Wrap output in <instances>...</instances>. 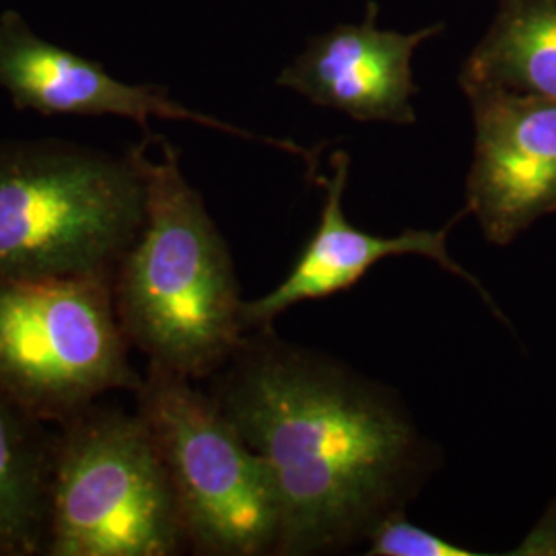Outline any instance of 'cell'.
<instances>
[{
	"label": "cell",
	"instance_id": "obj_1",
	"mask_svg": "<svg viewBox=\"0 0 556 556\" xmlns=\"http://www.w3.org/2000/svg\"><path fill=\"white\" fill-rule=\"evenodd\" d=\"M208 394L270 470L277 555L367 540L435 468V450L388 388L273 330L250 332Z\"/></svg>",
	"mask_w": 556,
	"mask_h": 556
},
{
	"label": "cell",
	"instance_id": "obj_2",
	"mask_svg": "<svg viewBox=\"0 0 556 556\" xmlns=\"http://www.w3.org/2000/svg\"><path fill=\"white\" fill-rule=\"evenodd\" d=\"M151 137L135 149L144 176V220L114 270L112 293L130 346L179 376L213 378L236 355L241 326L236 266L178 151Z\"/></svg>",
	"mask_w": 556,
	"mask_h": 556
},
{
	"label": "cell",
	"instance_id": "obj_3",
	"mask_svg": "<svg viewBox=\"0 0 556 556\" xmlns=\"http://www.w3.org/2000/svg\"><path fill=\"white\" fill-rule=\"evenodd\" d=\"M142 220L135 149L0 140V277H114Z\"/></svg>",
	"mask_w": 556,
	"mask_h": 556
},
{
	"label": "cell",
	"instance_id": "obj_4",
	"mask_svg": "<svg viewBox=\"0 0 556 556\" xmlns=\"http://www.w3.org/2000/svg\"><path fill=\"white\" fill-rule=\"evenodd\" d=\"M59 427L43 555L188 548L165 464L139 413L96 402Z\"/></svg>",
	"mask_w": 556,
	"mask_h": 556
},
{
	"label": "cell",
	"instance_id": "obj_5",
	"mask_svg": "<svg viewBox=\"0 0 556 556\" xmlns=\"http://www.w3.org/2000/svg\"><path fill=\"white\" fill-rule=\"evenodd\" d=\"M110 275L0 277V392L62 425L110 392H137Z\"/></svg>",
	"mask_w": 556,
	"mask_h": 556
},
{
	"label": "cell",
	"instance_id": "obj_6",
	"mask_svg": "<svg viewBox=\"0 0 556 556\" xmlns=\"http://www.w3.org/2000/svg\"><path fill=\"white\" fill-rule=\"evenodd\" d=\"M135 396L172 482L188 548L277 555L280 511L270 470L213 396L194 379L151 363Z\"/></svg>",
	"mask_w": 556,
	"mask_h": 556
},
{
	"label": "cell",
	"instance_id": "obj_7",
	"mask_svg": "<svg viewBox=\"0 0 556 556\" xmlns=\"http://www.w3.org/2000/svg\"><path fill=\"white\" fill-rule=\"evenodd\" d=\"M462 91L475 119L466 213L491 243L507 245L556 213V100L489 85Z\"/></svg>",
	"mask_w": 556,
	"mask_h": 556
},
{
	"label": "cell",
	"instance_id": "obj_8",
	"mask_svg": "<svg viewBox=\"0 0 556 556\" xmlns=\"http://www.w3.org/2000/svg\"><path fill=\"white\" fill-rule=\"evenodd\" d=\"M0 91L21 110L43 116H112L132 119L142 128L153 118L194 122L233 137L273 144L314 167L312 153L291 140L260 137L190 110L157 85H132L112 77L100 62L40 38L15 11L0 15Z\"/></svg>",
	"mask_w": 556,
	"mask_h": 556
},
{
	"label": "cell",
	"instance_id": "obj_9",
	"mask_svg": "<svg viewBox=\"0 0 556 556\" xmlns=\"http://www.w3.org/2000/svg\"><path fill=\"white\" fill-rule=\"evenodd\" d=\"M378 13V2H369L363 21L314 36L280 71L278 85L358 122L415 124L413 59L418 46L443 34L445 25L379 29Z\"/></svg>",
	"mask_w": 556,
	"mask_h": 556
},
{
	"label": "cell",
	"instance_id": "obj_10",
	"mask_svg": "<svg viewBox=\"0 0 556 556\" xmlns=\"http://www.w3.org/2000/svg\"><path fill=\"white\" fill-rule=\"evenodd\" d=\"M330 163L332 176L318 178L324 186V206L314 238L305 245L291 273L270 293L254 301H243L241 305V326L248 334L258 330H273L275 319L293 305L330 298L355 287L378 262L392 256H425L435 260L450 275L464 278L472 287H477L486 303L493 305L482 285H478L477 278L450 256L447 238L457 219L443 229H408L396 238H381L361 231L346 219L342 208V199L349 186L351 157L344 151H337ZM493 309L497 307L493 305Z\"/></svg>",
	"mask_w": 556,
	"mask_h": 556
},
{
	"label": "cell",
	"instance_id": "obj_11",
	"mask_svg": "<svg viewBox=\"0 0 556 556\" xmlns=\"http://www.w3.org/2000/svg\"><path fill=\"white\" fill-rule=\"evenodd\" d=\"M56 433L0 392V556L43 555Z\"/></svg>",
	"mask_w": 556,
	"mask_h": 556
},
{
	"label": "cell",
	"instance_id": "obj_12",
	"mask_svg": "<svg viewBox=\"0 0 556 556\" xmlns=\"http://www.w3.org/2000/svg\"><path fill=\"white\" fill-rule=\"evenodd\" d=\"M466 85L556 100V0H497L486 34L462 64Z\"/></svg>",
	"mask_w": 556,
	"mask_h": 556
},
{
	"label": "cell",
	"instance_id": "obj_13",
	"mask_svg": "<svg viewBox=\"0 0 556 556\" xmlns=\"http://www.w3.org/2000/svg\"><path fill=\"white\" fill-rule=\"evenodd\" d=\"M369 556H478L482 553L468 551L408 521L404 511L381 519L369 534Z\"/></svg>",
	"mask_w": 556,
	"mask_h": 556
},
{
	"label": "cell",
	"instance_id": "obj_14",
	"mask_svg": "<svg viewBox=\"0 0 556 556\" xmlns=\"http://www.w3.org/2000/svg\"><path fill=\"white\" fill-rule=\"evenodd\" d=\"M514 555H556V503Z\"/></svg>",
	"mask_w": 556,
	"mask_h": 556
}]
</instances>
